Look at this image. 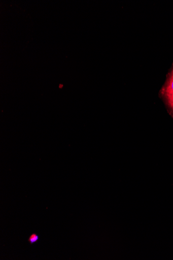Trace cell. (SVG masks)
Listing matches in <instances>:
<instances>
[{"instance_id": "6da1fadb", "label": "cell", "mask_w": 173, "mask_h": 260, "mask_svg": "<svg viewBox=\"0 0 173 260\" xmlns=\"http://www.w3.org/2000/svg\"><path fill=\"white\" fill-rule=\"evenodd\" d=\"M162 94L167 102L173 99V69L162 89Z\"/></svg>"}, {"instance_id": "3957f363", "label": "cell", "mask_w": 173, "mask_h": 260, "mask_svg": "<svg viewBox=\"0 0 173 260\" xmlns=\"http://www.w3.org/2000/svg\"><path fill=\"white\" fill-rule=\"evenodd\" d=\"M167 103H168V104L169 106V107L171 106V105H173V99H172L170 101L168 102Z\"/></svg>"}, {"instance_id": "7a4b0ae2", "label": "cell", "mask_w": 173, "mask_h": 260, "mask_svg": "<svg viewBox=\"0 0 173 260\" xmlns=\"http://www.w3.org/2000/svg\"><path fill=\"white\" fill-rule=\"evenodd\" d=\"M39 239V236L36 233H33L29 236L28 241L31 245H32L38 242Z\"/></svg>"}, {"instance_id": "277c9868", "label": "cell", "mask_w": 173, "mask_h": 260, "mask_svg": "<svg viewBox=\"0 0 173 260\" xmlns=\"http://www.w3.org/2000/svg\"><path fill=\"white\" fill-rule=\"evenodd\" d=\"M170 107L171 108V109L173 111V105H171V106H170Z\"/></svg>"}]
</instances>
